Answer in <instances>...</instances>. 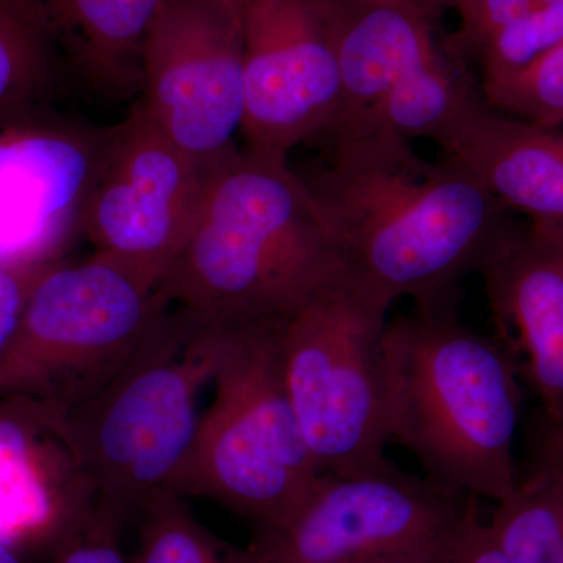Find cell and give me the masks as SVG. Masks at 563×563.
<instances>
[{"mask_svg": "<svg viewBox=\"0 0 563 563\" xmlns=\"http://www.w3.org/2000/svg\"><path fill=\"white\" fill-rule=\"evenodd\" d=\"M302 177L347 269L391 302L457 309L459 285L507 228L506 209L457 163L431 162L387 132L329 143Z\"/></svg>", "mask_w": 563, "mask_h": 563, "instance_id": "1", "label": "cell"}, {"mask_svg": "<svg viewBox=\"0 0 563 563\" xmlns=\"http://www.w3.org/2000/svg\"><path fill=\"white\" fill-rule=\"evenodd\" d=\"M347 272L287 157L240 150L206 169L190 235L163 301L228 328L282 324Z\"/></svg>", "mask_w": 563, "mask_h": 563, "instance_id": "2", "label": "cell"}, {"mask_svg": "<svg viewBox=\"0 0 563 563\" xmlns=\"http://www.w3.org/2000/svg\"><path fill=\"white\" fill-rule=\"evenodd\" d=\"M383 395L387 442L412 455L422 476L496 504L515 490L523 380L503 344L457 309L388 320Z\"/></svg>", "mask_w": 563, "mask_h": 563, "instance_id": "3", "label": "cell"}, {"mask_svg": "<svg viewBox=\"0 0 563 563\" xmlns=\"http://www.w3.org/2000/svg\"><path fill=\"white\" fill-rule=\"evenodd\" d=\"M233 328L168 307L124 366L84 402L58 413V431L84 479L125 517L168 488L190 451L199 395Z\"/></svg>", "mask_w": 563, "mask_h": 563, "instance_id": "4", "label": "cell"}, {"mask_svg": "<svg viewBox=\"0 0 563 563\" xmlns=\"http://www.w3.org/2000/svg\"><path fill=\"white\" fill-rule=\"evenodd\" d=\"M279 325L233 329L213 401L168 487L220 504L254 529L287 520L321 476L285 390Z\"/></svg>", "mask_w": 563, "mask_h": 563, "instance_id": "5", "label": "cell"}, {"mask_svg": "<svg viewBox=\"0 0 563 563\" xmlns=\"http://www.w3.org/2000/svg\"><path fill=\"white\" fill-rule=\"evenodd\" d=\"M168 307L154 280L99 252L54 263L0 357V399L65 413L120 372Z\"/></svg>", "mask_w": 563, "mask_h": 563, "instance_id": "6", "label": "cell"}, {"mask_svg": "<svg viewBox=\"0 0 563 563\" xmlns=\"http://www.w3.org/2000/svg\"><path fill=\"white\" fill-rule=\"evenodd\" d=\"M390 299L347 269L277 329L285 390L321 474L384 468L383 336Z\"/></svg>", "mask_w": 563, "mask_h": 563, "instance_id": "7", "label": "cell"}, {"mask_svg": "<svg viewBox=\"0 0 563 563\" xmlns=\"http://www.w3.org/2000/svg\"><path fill=\"white\" fill-rule=\"evenodd\" d=\"M477 498L448 490L395 463L374 472L321 474L280 525L254 529L255 563H328L390 558L440 563Z\"/></svg>", "mask_w": 563, "mask_h": 563, "instance_id": "8", "label": "cell"}, {"mask_svg": "<svg viewBox=\"0 0 563 563\" xmlns=\"http://www.w3.org/2000/svg\"><path fill=\"white\" fill-rule=\"evenodd\" d=\"M139 103L203 169L235 151L244 120L242 2L169 0L144 44Z\"/></svg>", "mask_w": 563, "mask_h": 563, "instance_id": "9", "label": "cell"}, {"mask_svg": "<svg viewBox=\"0 0 563 563\" xmlns=\"http://www.w3.org/2000/svg\"><path fill=\"white\" fill-rule=\"evenodd\" d=\"M206 169L180 151L136 101L110 128L85 199L80 233L95 252L161 284L198 214Z\"/></svg>", "mask_w": 563, "mask_h": 563, "instance_id": "10", "label": "cell"}, {"mask_svg": "<svg viewBox=\"0 0 563 563\" xmlns=\"http://www.w3.org/2000/svg\"><path fill=\"white\" fill-rule=\"evenodd\" d=\"M247 150L287 157L325 139L342 103L331 0H240Z\"/></svg>", "mask_w": 563, "mask_h": 563, "instance_id": "11", "label": "cell"}, {"mask_svg": "<svg viewBox=\"0 0 563 563\" xmlns=\"http://www.w3.org/2000/svg\"><path fill=\"white\" fill-rule=\"evenodd\" d=\"M109 135L43 107L0 117V265L63 261Z\"/></svg>", "mask_w": 563, "mask_h": 563, "instance_id": "12", "label": "cell"}, {"mask_svg": "<svg viewBox=\"0 0 563 563\" xmlns=\"http://www.w3.org/2000/svg\"><path fill=\"white\" fill-rule=\"evenodd\" d=\"M521 380L551 421L563 420V229L507 224L479 272Z\"/></svg>", "mask_w": 563, "mask_h": 563, "instance_id": "13", "label": "cell"}, {"mask_svg": "<svg viewBox=\"0 0 563 563\" xmlns=\"http://www.w3.org/2000/svg\"><path fill=\"white\" fill-rule=\"evenodd\" d=\"M331 5L342 103L328 143L376 132L390 92L442 52L432 14L417 0H331Z\"/></svg>", "mask_w": 563, "mask_h": 563, "instance_id": "14", "label": "cell"}, {"mask_svg": "<svg viewBox=\"0 0 563 563\" xmlns=\"http://www.w3.org/2000/svg\"><path fill=\"white\" fill-rule=\"evenodd\" d=\"M442 150L507 211L563 229V125L537 128L484 103Z\"/></svg>", "mask_w": 563, "mask_h": 563, "instance_id": "15", "label": "cell"}, {"mask_svg": "<svg viewBox=\"0 0 563 563\" xmlns=\"http://www.w3.org/2000/svg\"><path fill=\"white\" fill-rule=\"evenodd\" d=\"M60 58L88 87L125 96L140 88L147 36L169 0H33Z\"/></svg>", "mask_w": 563, "mask_h": 563, "instance_id": "16", "label": "cell"}, {"mask_svg": "<svg viewBox=\"0 0 563 563\" xmlns=\"http://www.w3.org/2000/svg\"><path fill=\"white\" fill-rule=\"evenodd\" d=\"M484 103L483 92L442 51L390 92L376 132L407 141L433 140L443 147Z\"/></svg>", "mask_w": 563, "mask_h": 563, "instance_id": "17", "label": "cell"}, {"mask_svg": "<svg viewBox=\"0 0 563 563\" xmlns=\"http://www.w3.org/2000/svg\"><path fill=\"white\" fill-rule=\"evenodd\" d=\"M531 463L488 529L510 563H563V466Z\"/></svg>", "mask_w": 563, "mask_h": 563, "instance_id": "18", "label": "cell"}, {"mask_svg": "<svg viewBox=\"0 0 563 563\" xmlns=\"http://www.w3.org/2000/svg\"><path fill=\"white\" fill-rule=\"evenodd\" d=\"M60 54L33 0H0V117L38 109L57 80Z\"/></svg>", "mask_w": 563, "mask_h": 563, "instance_id": "19", "label": "cell"}, {"mask_svg": "<svg viewBox=\"0 0 563 563\" xmlns=\"http://www.w3.org/2000/svg\"><path fill=\"white\" fill-rule=\"evenodd\" d=\"M139 551L131 563H255L247 548L221 542L195 517L187 498L162 488L139 510Z\"/></svg>", "mask_w": 563, "mask_h": 563, "instance_id": "20", "label": "cell"}, {"mask_svg": "<svg viewBox=\"0 0 563 563\" xmlns=\"http://www.w3.org/2000/svg\"><path fill=\"white\" fill-rule=\"evenodd\" d=\"M563 43V0H539L523 16L496 32L479 52L483 87L531 68Z\"/></svg>", "mask_w": 563, "mask_h": 563, "instance_id": "21", "label": "cell"}, {"mask_svg": "<svg viewBox=\"0 0 563 563\" xmlns=\"http://www.w3.org/2000/svg\"><path fill=\"white\" fill-rule=\"evenodd\" d=\"M484 101L504 117L555 129L563 125V43L531 68L501 84L481 88Z\"/></svg>", "mask_w": 563, "mask_h": 563, "instance_id": "22", "label": "cell"}, {"mask_svg": "<svg viewBox=\"0 0 563 563\" xmlns=\"http://www.w3.org/2000/svg\"><path fill=\"white\" fill-rule=\"evenodd\" d=\"M125 520L120 510L92 496L55 542V563H131L121 542Z\"/></svg>", "mask_w": 563, "mask_h": 563, "instance_id": "23", "label": "cell"}, {"mask_svg": "<svg viewBox=\"0 0 563 563\" xmlns=\"http://www.w3.org/2000/svg\"><path fill=\"white\" fill-rule=\"evenodd\" d=\"M539 0H474L459 13L461 21L451 40L453 54L477 57L496 32L523 16Z\"/></svg>", "mask_w": 563, "mask_h": 563, "instance_id": "24", "label": "cell"}, {"mask_svg": "<svg viewBox=\"0 0 563 563\" xmlns=\"http://www.w3.org/2000/svg\"><path fill=\"white\" fill-rule=\"evenodd\" d=\"M54 263L0 265V357L16 335L33 288Z\"/></svg>", "mask_w": 563, "mask_h": 563, "instance_id": "25", "label": "cell"}, {"mask_svg": "<svg viewBox=\"0 0 563 563\" xmlns=\"http://www.w3.org/2000/svg\"><path fill=\"white\" fill-rule=\"evenodd\" d=\"M444 563H510L493 539L479 510H474L455 542L443 558Z\"/></svg>", "mask_w": 563, "mask_h": 563, "instance_id": "26", "label": "cell"}, {"mask_svg": "<svg viewBox=\"0 0 563 563\" xmlns=\"http://www.w3.org/2000/svg\"><path fill=\"white\" fill-rule=\"evenodd\" d=\"M532 461L558 463L563 466V420L551 421L542 413L533 415L529 432Z\"/></svg>", "mask_w": 563, "mask_h": 563, "instance_id": "27", "label": "cell"}, {"mask_svg": "<svg viewBox=\"0 0 563 563\" xmlns=\"http://www.w3.org/2000/svg\"><path fill=\"white\" fill-rule=\"evenodd\" d=\"M417 2L433 16L435 11L444 9H454L457 10V13H461L466 7L472 5L474 0H417Z\"/></svg>", "mask_w": 563, "mask_h": 563, "instance_id": "28", "label": "cell"}, {"mask_svg": "<svg viewBox=\"0 0 563 563\" xmlns=\"http://www.w3.org/2000/svg\"><path fill=\"white\" fill-rule=\"evenodd\" d=\"M328 563H418L412 561H401V559L390 558H362V559H344V561H335Z\"/></svg>", "mask_w": 563, "mask_h": 563, "instance_id": "29", "label": "cell"}, {"mask_svg": "<svg viewBox=\"0 0 563 563\" xmlns=\"http://www.w3.org/2000/svg\"><path fill=\"white\" fill-rule=\"evenodd\" d=\"M0 563H22L14 554L13 548L0 540Z\"/></svg>", "mask_w": 563, "mask_h": 563, "instance_id": "30", "label": "cell"}, {"mask_svg": "<svg viewBox=\"0 0 563 563\" xmlns=\"http://www.w3.org/2000/svg\"><path fill=\"white\" fill-rule=\"evenodd\" d=\"M440 563H444V562H443V559H442V562H440Z\"/></svg>", "mask_w": 563, "mask_h": 563, "instance_id": "31", "label": "cell"}]
</instances>
